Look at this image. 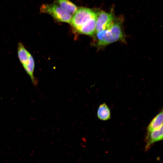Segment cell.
<instances>
[{
    "label": "cell",
    "mask_w": 163,
    "mask_h": 163,
    "mask_svg": "<svg viewBox=\"0 0 163 163\" xmlns=\"http://www.w3.org/2000/svg\"><path fill=\"white\" fill-rule=\"evenodd\" d=\"M95 46L99 49L117 41L124 42L125 37L120 20L115 21L108 29L95 33Z\"/></svg>",
    "instance_id": "obj_1"
},
{
    "label": "cell",
    "mask_w": 163,
    "mask_h": 163,
    "mask_svg": "<svg viewBox=\"0 0 163 163\" xmlns=\"http://www.w3.org/2000/svg\"><path fill=\"white\" fill-rule=\"evenodd\" d=\"M17 53L19 59L24 69L29 76L33 84L37 86V80L34 75L35 65L34 58L21 41L18 43Z\"/></svg>",
    "instance_id": "obj_2"
},
{
    "label": "cell",
    "mask_w": 163,
    "mask_h": 163,
    "mask_svg": "<svg viewBox=\"0 0 163 163\" xmlns=\"http://www.w3.org/2000/svg\"><path fill=\"white\" fill-rule=\"evenodd\" d=\"M40 12L49 14L59 21L69 23L72 16L56 3L42 4L40 7Z\"/></svg>",
    "instance_id": "obj_3"
},
{
    "label": "cell",
    "mask_w": 163,
    "mask_h": 163,
    "mask_svg": "<svg viewBox=\"0 0 163 163\" xmlns=\"http://www.w3.org/2000/svg\"><path fill=\"white\" fill-rule=\"evenodd\" d=\"M97 12L86 8H78L72 16L69 24L75 30L90 20L97 18Z\"/></svg>",
    "instance_id": "obj_4"
},
{
    "label": "cell",
    "mask_w": 163,
    "mask_h": 163,
    "mask_svg": "<svg viewBox=\"0 0 163 163\" xmlns=\"http://www.w3.org/2000/svg\"><path fill=\"white\" fill-rule=\"evenodd\" d=\"M115 21L112 13L103 11L97 12L96 20L95 33L108 29Z\"/></svg>",
    "instance_id": "obj_5"
},
{
    "label": "cell",
    "mask_w": 163,
    "mask_h": 163,
    "mask_svg": "<svg viewBox=\"0 0 163 163\" xmlns=\"http://www.w3.org/2000/svg\"><path fill=\"white\" fill-rule=\"evenodd\" d=\"M163 137V126L157 129L147 132L145 138V151H148L155 142L162 140Z\"/></svg>",
    "instance_id": "obj_6"
},
{
    "label": "cell",
    "mask_w": 163,
    "mask_h": 163,
    "mask_svg": "<svg viewBox=\"0 0 163 163\" xmlns=\"http://www.w3.org/2000/svg\"><path fill=\"white\" fill-rule=\"evenodd\" d=\"M96 18L90 20L76 30L75 31L80 34L94 36L95 34Z\"/></svg>",
    "instance_id": "obj_7"
},
{
    "label": "cell",
    "mask_w": 163,
    "mask_h": 163,
    "mask_svg": "<svg viewBox=\"0 0 163 163\" xmlns=\"http://www.w3.org/2000/svg\"><path fill=\"white\" fill-rule=\"evenodd\" d=\"M163 126L162 109L153 118L147 128V132L157 129Z\"/></svg>",
    "instance_id": "obj_8"
},
{
    "label": "cell",
    "mask_w": 163,
    "mask_h": 163,
    "mask_svg": "<svg viewBox=\"0 0 163 163\" xmlns=\"http://www.w3.org/2000/svg\"><path fill=\"white\" fill-rule=\"evenodd\" d=\"M97 116L100 120L106 121L111 117V112L110 108L105 103L101 104L99 106L97 112Z\"/></svg>",
    "instance_id": "obj_9"
},
{
    "label": "cell",
    "mask_w": 163,
    "mask_h": 163,
    "mask_svg": "<svg viewBox=\"0 0 163 163\" xmlns=\"http://www.w3.org/2000/svg\"><path fill=\"white\" fill-rule=\"evenodd\" d=\"M56 4L63 9L73 14L78 9L77 7L69 0H56Z\"/></svg>",
    "instance_id": "obj_10"
}]
</instances>
